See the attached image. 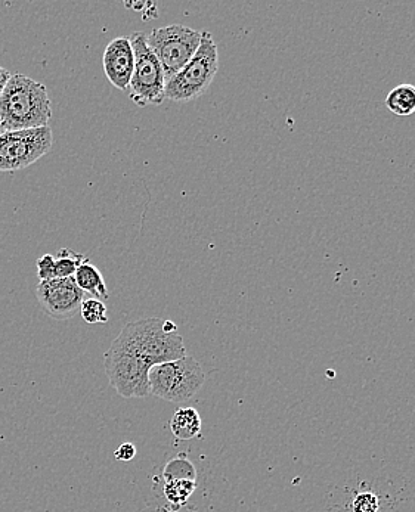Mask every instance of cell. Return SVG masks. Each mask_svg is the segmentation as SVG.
<instances>
[{
	"label": "cell",
	"mask_w": 415,
	"mask_h": 512,
	"mask_svg": "<svg viewBox=\"0 0 415 512\" xmlns=\"http://www.w3.org/2000/svg\"><path fill=\"white\" fill-rule=\"evenodd\" d=\"M129 40L135 55V67L129 83L130 99L139 107L163 104L166 79L160 61L148 46L147 34L136 31Z\"/></svg>",
	"instance_id": "cell-5"
},
{
	"label": "cell",
	"mask_w": 415,
	"mask_h": 512,
	"mask_svg": "<svg viewBox=\"0 0 415 512\" xmlns=\"http://www.w3.org/2000/svg\"><path fill=\"white\" fill-rule=\"evenodd\" d=\"M37 275L40 281H51L55 279V257L45 254L37 260Z\"/></svg>",
	"instance_id": "cell-19"
},
{
	"label": "cell",
	"mask_w": 415,
	"mask_h": 512,
	"mask_svg": "<svg viewBox=\"0 0 415 512\" xmlns=\"http://www.w3.org/2000/svg\"><path fill=\"white\" fill-rule=\"evenodd\" d=\"M105 374L108 381L120 396L125 399L150 396L148 372L150 366L138 356L123 349L119 344L111 343L104 355Z\"/></svg>",
	"instance_id": "cell-8"
},
{
	"label": "cell",
	"mask_w": 415,
	"mask_h": 512,
	"mask_svg": "<svg viewBox=\"0 0 415 512\" xmlns=\"http://www.w3.org/2000/svg\"><path fill=\"white\" fill-rule=\"evenodd\" d=\"M219 70L218 45L209 31H201V43L192 60L167 80L164 98L173 102H191L204 95Z\"/></svg>",
	"instance_id": "cell-3"
},
{
	"label": "cell",
	"mask_w": 415,
	"mask_h": 512,
	"mask_svg": "<svg viewBox=\"0 0 415 512\" xmlns=\"http://www.w3.org/2000/svg\"><path fill=\"white\" fill-rule=\"evenodd\" d=\"M85 259L83 254L74 253L70 248L58 251V256L55 257V278H73Z\"/></svg>",
	"instance_id": "cell-16"
},
{
	"label": "cell",
	"mask_w": 415,
	"mask_h": 512,
	"mask_svg": "<svg viewBox=\"0 0 415 512\" xmlns=\"http://www.w3.org/2000/svg\"><path fill=\"white\" fill-rule=\"evenodd\" d=\"M147 43L160 61L167 82L197 54L201 43V31L179 24L161 27L147 34Z\"/></svg>",
	"instance_id": "cell-6"
},
{
	"label": "cell",
	"mask_w": 415,
	"mask_h": 512,
	"mask_svg": "<svg viewBox=\"0 0 415 512\" xmlns=\"http://www.w3.org/2000/svg\"><path fill=\"white\" fill-rule=\"evenodd\" d=\"M3 132H5V130H3L2 123H0V135H2Z\"/></svg>",
	"instance_id": "cell-24"
},
{
	"label": "cell",
	"mask_w": 415,
	"mask_h": 512,
	"mask_svg": "<svg viewBox=\"0 0 415 512\" xmlns=\"http://www.w3.org/2000/svg\"><path fill=\"white\" fill-rule=\"evenodd\" d=\"M163 479L166 483L179 482V480L197 482V468L194 467L190 459L181 455L167 462L163 470Z\"/></svg>",
	"instance_id": "cell-14"
},
{
	"label": "cell",
	"mask_w": 415,
	"mask_h": 512,
	"mask_svg": "<svg viewBox=\"0 0 415 512\" xmlns=\"http://www.w3.org/2000/svg\"><path fill=\"white\" fill-rule=\"evenodd\" d=\"M54 145L49 126L39 129L3 132L0 135V172L14 173L27 169L45 157Z\"/></svg>",
	"instance_id": "cell-7"
},
{
	"label": "cell",
	"mask_w": 415,
	"mask_h": 512,
	"mask_svg": "<svg viewBox=\"0 0 415 512\" xmlns=\"http://www.w3.org/2000/svg\"><path fill=\"white\" fill-rule=\"evenodd\" d=\"M136 456V448L133 443H123L119 449H117L116 453H114V458L119 459L122 462L132 461Z\"/></svg>",
	"instance_id": "cell-20"
},
{
	"label": "cell",
	"mask_w": 415,
	"mask_h": 512,
	"mask_svg": "<svg viewBox=\"0 0 415 512\" xmlns=\"http://www.w3.org/2000/svg\"><path fill=\"white\" fill-rule=\"evenodd\" d=\"M52 119V104L43 83L14 74L0 95V123L5 132L39 129Z\"/></svg>",
	"instance_id": "cell-1"
},
{
	"label": "cell",
	"mask_w": 415,
	"mask_h": 512,
	"mask_svg": "<svg viewBox=\"0 0 415 512\" xmlns=\"http://www.w3.org/2000/svg\"><path fill=\"white\" fill-rule=\"evenodd\" d=\"M37 302L43 312L57 321H67L80 312L85 293L73 278L40 281L36 288Z\"/></svg>",
	"instance_id": "cell-9"
},
{
	"label": "cell",
	"mask_w": 415,
	"mask_h": 512,
	"mask_svg": "<svg viewBox=\"0 0 415 512\" xmlns=\"http://www.w3.org/2000/svg\"><path fill=\"white\" fill-rule=\"evenodd\" d=\"M80 315L86 324H107V306L102 303V300L88 299L83 300L82 307H80Z\"/></svg>",
	"instance_id": "cell-17"
},
{
	"label": "cell",
	"mask_w": 415,
	"mask_h": 512,
	"mask_svg": "<svg viewBox=\"0 0 415 512\" xmlns=\"http://www.w3.org/2000/svg\"><path fill=\"white\" fill-rule=\"evenodd\" d=\"M161 512H176L173 510H167V508H161Z\"/></svg>",
	"instance_id": "cell-23"
},
{
	"label": "cell",
	"mask_w": 415,
	"mask_h": 512,
	"mask_svg": "<svg viewBox=\"0 0 415 512\" xmlns=\"http://www.w3.org/2000/svg\"><path fill=\"white\" fill-rule=\"evenodd\" d=\"M386 107L398 117L413 116L415 113V86L402 83L386 96Z\"/></svg>",
	"instance_id": "cell-13"
},
{
	"label": "cell",
	"mask_w": 415,
	"mask_h": 512,
	"mask_svg": "<svg viewBox=\"0 0 415 512\" xmlns=\"http://www.w3.org/2000/svg\"><path fill=\"white\" fill-rule=\"evenodd\" d=\"M113 343L129 350L148 366L178 361L187 356L184 338L178 332H164L160 318L129 322Z\"/></svg>",
	"instance_id": "cell-2"
},
{
	"label": "cell",
	"mask_w": 415,
	"mask_h": 512,
	"mask_svg": "<svg viewBox=\"0 0 415 512\" xmlns=\"http://www.w3.org/2000/svg\"><path fill=\"white\" fill-rule=\"evenodd\" d=\"M353 512H379V498L371 490L358 492L352 501Z\"/></svg>",
	"instance_id": "cell-18"
},
{
	"label": "cell",
	"mask_w": 415,
	"mask_h": 512,
	"mask_svg": "<svg viewBox=\"0 0 415 512\" xmlns=\"http://www.w3.org/2000/svg\"><path fill=\"white\" fill-rule=\"evenodd\" d=\"M163 330L164 332H169V334H172V332H178V327H176L175 322L163 321Z\"/></svg>",
	"instance_id": "cell-22"
},
{
	"label": "cell",
	"mask_w": 415,
	"mask_h": 512,
	"mask_svg": "<svg viewBox=\"0 0 415 512\" xmlns=\"http://www.w3.org/2000/svg\"><path fill=\"white\" fill-rule=\"evenodd\" d=\"M102 64H104L105 76L114 88L120 91L129 89L133 67H135V55H133L129 37H117L111 40L105 48Z\"/></svg>",
	"instance_id": "cell-10"
},
{
	"label": "cell",
	"mask_w": 415,
	"mask_h": 512,
	"mask_svg": "<svg viewBox=\"0 0 415 512\" xmlns=\"http://www.w3.org/2000/svg\"><path fill=\"white\" fill-rule=\"evenodd\" d=\"M197 490V482L191 480H179V482H169L164 484V498L167 499L173 510L184 507Z\"/></svg>",
	"instance_id": "cell-15"
},
{
	"label": "cell",
	"mask_w": 415,
	"mask_h": 512,
	"mask_svg": "<svg viewBox=\"0 0 415 512\" xmlns=\"http://www.w3.org/2000/svg\"><path fill=\"white\" fill-rule=\"evenodd\" d=\"M201 417L197 409L179 408L170 420V430L179 440H191L201 434Z\"/></svg>",
	"instance_id": "cell-12"
},
{
	"label": "cell",
	"mask_w": 415,
	"mask_h": 512,
	"mask_svg": "<svg viewBox=\"0 0 415 512\" xmlns=\"http://www.w3.org/2000/svg\"><path fill=\"white\" fill-rule=\"evenodd\" d=\"M206 381L200 363L191 356L178 361L159 363L148 372L150 394L166 402L184 403L192 399Z\"/></svg>",
	"instance_id": "cell-4"
},
{
	"label": "cell",
	"mask_w": 415,
	"mask_h": 512,
	"mask_svg": "<svg viewBox=\"0 0 415 512\" xmlns=\"http://www.w3.org/2000/svg\"><path fill=\"white\" fill-rule=\"evenodd\" d=\"M74 281L79 285L80 290L83 293H88L92 296V299H108L107 285H105L104 276L102 272L89 262V259H85V262L79 266L76 275H74Z\"/></svg>",
	"instance_id": "cell-11"
},
{
	"label": "cell",
	"mask_w": 415,
	"mask_h": 512,
	"mask_svg": "<svg viewBox=\"0 0 415 512\" xmlns=\"http://www.w3.org/2000/svg\"><path fill=\"white\" fill-rule=\"evenodd\" d=\"M11 79V74L6 68L0 67V95H2L3 89H5L6 83Z\"/></svg>",
	"instance_id": "cell-21"
}]
</instances>
